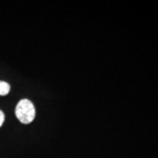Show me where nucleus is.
<instances>
[{"mask_svg":"<svg viewBox=\"0 0 158 158\" xmlns=\"http://www.w3.org/2000/svg\"><path fill=\"white\" fill-rule=\"evenodd\" d=\"M4 121H5V114H4V113L0 110V127H2Z\"/></svg>","mask_w":158,"mask_h":158,"instance_id":"7ed1b4c3","label":"nucleus"},{"mask_svg":"<svg viewBox=\"0 0 158 158\" xmlns=\"http://www.w3.org/2000/svg\"><path fill=\"white\" fill-rule=\"evenodd\" d=\"M15 114L17 118L23 124H30L35 118V107L34 104L28 99H21L18 103Z\"/></svg>","mask_w":158,"mask_h":158,"instance_id":"f257e3e1","label":"nucleus"},{"mask_svg":"<svg viewBox=\"0 0 158 158\" xmlns=\"http://www.w3.org/2000/svg\"><path fill=\"white\" fill-rule=\"evenodd\" d=\"M11 90V86L5 81H0V96H6Z\"/></svg>","mask_w":158,"mask_h":158,"instance_id":"f03ea898","label":"nucleus"}]
</instances>
